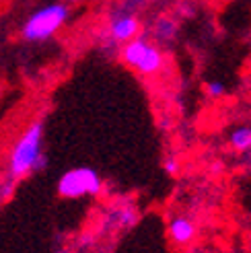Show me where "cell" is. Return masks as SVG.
I'll use <instances>...</instances> for the list:
<instances>
[{
    "instance_id": "obj_10",
    "label": "cell",
    "mask_w": 251,
    "mask_h": 253,
    "mask_svg": "<svg viewBox=\"0 0 251 253\" xmlns=\"http://www.w3.org/2000/svg\"><path fill=\"white\" fill-rule=\"evenodd\" d=\"M118 218H120V224H122V226H132V224L136 222V214H134L132 210H122V212L118 214Z\"/></svg>"
},
{
    "instance_id": "obj_11",
    "label": "cell",
    "mask_w": 251,
    "mask_h": 253,
    "mask_svg": "<svg viewBox=\"0 0 251 253\" xmlns=\"http://www.w3.org/2000/svg\"><path fill=\"white\" fill-rule=\"evenodd\" d=\"M15 192V179H8L6 183L0 185V200H8Z\"/></svg>"
},
{
    "instance_id": "obj_2",
    "label": "cell",
    "mask_w": 251,
    "mask_h": 253,
    "mask_svg": "<svg viewBox=\"0 0 251 253\" xmlns=\"http://www.w3.org/2000/svg\"><path fill=\"white\" fill-rule=\"evenodd\" d=\"M68 17H70V10L66 4H62V2L45 4L42 8H37L33 15L25 21L21 33L27 42H45L64 27Z\"/></svg>"
},
{
    "instance_id": "obj_7",
    "label": "cell",
    "mask_w": 251,
    "mask_h": 253,
    "mask_svg": "<svg viewBox=\"0 0 251 253\" xmlns=\"http://www.w3.org/2000/svg\"><path fill=\"white\" fill-rule=\"evenodd\" d=\"M229 142L237 153H249L251 150V126H239V128H235L229 136Z\"/></svg>"
},
{
    "instance_id": "obj_3",
    "label": "cell",
    "mask_w": 251,
    "mask_h": 253,
    "mask_svg": "<svg viewBox=\"0 0 251 253\" xmlns=\"http://www.w3.org/2000/svg\"><path fill=\"white\" fill-rule=\"evenodd\" d=\"M122 60H124L126 66L134 68L136 72L144 74V77L157 74L163 68V64H165V56H163V52L155 43L144 40V37H136V40L124 43Z\"/></svg>"
},
{
    "instance_id": "obj_4",
    "label": "cell",
    "mask_w": 251,
    "mask_h": 253,
    "mask_svg": "<svg viewBox=\"0 0 251 253\" xmlns=\"http://www.w3.org/2000/svg\"><path fill=\"white\" fill-rule=\"evenodd\" d=\"M103 181L99 177L97 171H93L91 167H77L70 169L60 177L58 181V192L62 198H84V196H97L101 192Z\"/></svg>"
},
{
    "instance_id": "obj_1",
    "label": "cell",
    "mask_w": 251,
    "mask_h": 253,
    "mask_svg": "<svg viewBox=\"0 0 251 253\" xmlns=\"http://www.w3.org/2000/svg\"><path fill=\"white\" fill-rule=\"evenodd\" d=\"M42 144H43V124L35 122L21 134V138L10 150V159H8L10 179L15 181L23 179L29 173L42 171L47 165V161L42 153Z\"/></svg>"
},
{
    "instance_id": "obj_6",
    "label": "cell",
    "mask_w": 251,
    "mask_h": 253,
    "mask_svg": "<svg viewBox=\"0 0 251 253\" xmlns=\"http://www.w3.org/2000/svg\"><path fill=\"white\" fill-rule=\"evenodd\" d=\"M169 237L177 245L192 243L196 239V224L187 216H173L169 220Z\"/></svg>"
},
{
    "instance_id": "obj_8",
    "label": "cell",
    "mask_w": 251,
    "mask_h": 253,
    "mask_svg": "<svg viewBox=\"0 0 251 253\" xmlns=\"http://www.w3.org/2000/svg\"><path fill=\"white\" fill-rule=\"evenodd\" d=\"M173 35H175V25H173V21L161 19V21L157 23V37H159V40H171Z\"/></svg>"
},
{
    "instance_id": "obj_12",
    "label": "cell",
    "mask_w": 251,
    "mask_h": 253,
    "mask_svg": "<svg viewBox=\"0 0 251 253\" xmlns=\"http://www.w3.org/2000/svg\"><path fill=\"white\" fill-rule=\"evenodd\" d=\"M163 169H165L169 175H175V173L179 171V163H177V159H175V157L165 159V163H163Z\"/></svg>"
},
{
    "instance_id": "obj_9",
    "label": "cell",
    "mask_w": 251,
    "mask_h": 253,
    "mask_svg": "<svg viewBox=\"0 0 251 253\" xmlns=\"http://www.w3.org/2000/svg\"><path fill=\"white\" fill-rule=\"evenodd\" d=\"M204 91H206V95L208 97H212V99H218V97H222L224 95V84L220 83V81H210V83H206V86H204Z\"/></svg>"
},
{
    "instance_id": "obj_13",
    "label": "cell",
    "mask_w": 251,
    "mask_h": 253,
    "mask_svg": "<svg viewBox=\"0 0 251 253\" xmlns=\"http://www.w3.org/2000/svg\"><path fill=\"white\" fill-rule=\"evenodd\" d=\"M66 2H70V4H79V2H83V0H66Z\"/></svg>"
},
{
    "instance_id": "obj_5",
    "label": "cell",
    "mask_w": 251,
    "mask_h": 253,
    "mask_svg": "<svg viewBox=\"0 0 251 253\" xmlns=\"http://www.w3.org/2000/svg\"><path fill=\"white\" fill-rule=\"evenodd\" d=\"M109 37L114 42L120 43H128L132 40H136L138 33H140V21L134 15H118L109 21Z\"/></svg>"
}]
</instances>
